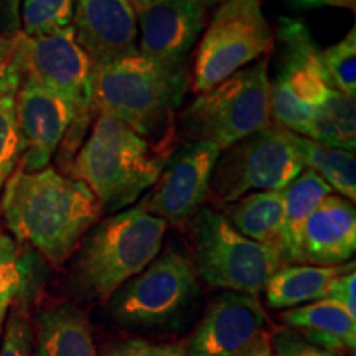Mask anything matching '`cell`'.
I'll return each mask as SVG.
<instances>
[{
  "instance_id": "ac0fdd59",
  "label": "cell",
  "mask_w": 356,
  "mask_h": 356,
  "mask_svg": "<svg viewBox=\"0 0 356 356\" xmlns=\"http://www.w3.org/2000/svg\"><path fill=\"white\" fill-rule=\"evenodd\" d=\"M32 328L35 356H99L88 317L68 302L38 310Z\"/></svg>"
},
{
  "instance_id": "d6986e66",
  "label": "cell",
  "mask_w": 356,
  "mask_h": 356,
  "mask_svg": "<svg viewBox=\"0 0 356 356\" xmlns=\"http://www.w3.org/2000/svg\"><path fill=\"white\" fill-rule=\"evenodd\" d=\"M282 322L320 348L343 353L356 346V318L332 300L293 307L284 312Z\"/></svg>"
},
{
  "instance_id": "30bf717a",
  "label": "cell",
  "mask_w": 356,
  "mask_h": 356,
  "mask_svg": "<svg viewBox=\"0 0 356 356\" xmlns=\"http://www.w3.org/2000/svg\"><path fill=\"white\" fill-rule=\"evenodd\" d=\"M304 170L291 131L269 126L244 137L218 155L208 200L216 207L254 191H282Z\"/></svg>"
},
{
  "instance_id": "7402d4cb",
  "label": "cell",
  "mask_w": 356,
  "mask_h": 356,
  "mask_svg": "<svg viewBox=\"0 0 356 356\" xmlns=\"http://www.w3.org/2000/svg\"><path fill=\"white\" fill-rule=\"evenodd\" d=\"M280 193L284 200V233L280 254L284 262H299L300 236L307 218L328 195L333 193V190L314 170L305 168Z\"/></svg>"
},
{
  "instance_id": "4fadbf2b",
  "label": "cell",
  "mask_w": 356,
  "mask_h": 356,
  "mask_svg": "<svg viewBox=\"0 0 356 356\" xmlns=\"http://www.w3.org/2000/svg\"><path fill=\"white\" fill-rule=\"evenodd\" d=\"M19 61L22 78L70 96L83 113L96 114L91 102L92 63L79 47L73 26L29 37L20 30Z\"/></svg>"
},
{
  "instance_id": "4316f807",
  "label": "cell",
  "mask_w": 356,
  "mask_h": 356,
  "mask_svg": "<svg viewBox=\"0 0 356 356\" xmlns=\"http://www.w3.org/2000/svg\"><path fill=\"white\" fill-rule=\"evenodd\" d=\"M322 60L333 86L346 96L356 92V32L355 26L340 42L322 51Z\"/></svg>"
},
{
  "instance_id": "60d3db41",
  "label": "cell",
  "mask_w": 356,
  "mask_h": 356,
  "mask_svg": "<svg viewBox=\"0 0 356 356\" xmlns=\"http://www.w3.org/2000/svg\"><path fill=\"white\" fill-rule=\"evenodd\" d=\"M351 356H355V355H351Z\"/></svg>"
},
{
  "instance_id": "f35d334b",
  "label": "cell",
  "mask_w": 356,
  "mask_h": 356,
  "mask_svg": "<svg viewBox=\"0 0 356 356\" xmlns=\"http://www.w3.org/2000/svg\"><path fill=\"white\" fill-rule=\"evenodd\" d=\"M322 6V0H309V7Z\"/></svg>"
},
{
  "instance_id": "9c48e42d",
  "label": "cell",
  "mask_w": 356,
  "mask_h": 356,
  "mask_svg": "<svg viewBox=\"0 0 356 356\" xmlns=\"http://www.w3.org/2000/svg\"><path fill=\"white\" fill-rule=\"evenodd\" d=\"M277 35L280 65L270 83V118L279 127L307 137L315 113L335 86L304 22L282 17Z\"/></svg>"
},
{
  "instance_id": "5bb4252c",
  "label": "cell",
  "mask_w": 356,
  "mask_h": 356,
  "mask_svg": "<svg viewBox=\"0 0 356 356\" xmlns=\"http://www.w3.org/2000/svg\"><path fill=\"white\" fill-rule=\"evenodd\" d=\"M267 325L264 307L256 296L221 292L185 345L186 356H238L251 346Z\"/></svg>"
},
{
  "instance_id": "5b68a950",
  "label": "cell",
  "mask_w": 356,
  "mask_h": 356,
  "mask_svg": "<svg viewBox=\"0 0 356 356\" xmlns=\"http://www.w3.org/2000/svg\"><path fill=\"white\" fill-rule=\"evenodd\" d=\"M270 122L269 58H262L195 97L178 113L177 131L184 142H207L222 152Z\"/></svg>"
},
{
  "instance_id": "ba28073f",
  "label": "cell",
  "mask_w": 356,
  "mask_h": 356,
  "mask_svg": "<svg viewBox=\"0 0 356 356\" xmlns=\"http://www.w3.org/2000/svg\"><path fill=\"white\" fill-rule=\"evenodd\" d=\"M274 33L261 0H228L221 3L200 40L193 58L190 89L195 96L270 55Z\"/></svg>"
},
{
  "instance_id": "f1b7e54d",
  "label": "cell",
  "mask_w": 356,
  "mask_h": 356,
  "mask_svg": "<svg viewBox=\"0 0 356 356\" xmlns=\"http://www.w3.org/2000/svg\"><path fill=\"white\" fill-rule=\"evenodd\" d=\"M33 348V328L26 315L25 307L17 304L12 307L6 330H3L0 356H30Z\"/></svg>"
},
{
  "instance_id": "8d00e7d4",
  "label": "cell",
  "mask_w": 356,
  "mask_h": 356,
  "mask_svg": "<svg viewBox=\"0 0 356 356\" xmlns=\"http://www.w3.org/2000/svg\"><path fill=\"white\" fill-rule=\"evenodd\" d=\"M355 2H356V0H322V6L355 8Z\"/></svg>"
},
{
  "instance_id": "6da1fadb",
  "label": "cell",
  "mask_w": 356,
  "mask_h": 356,
  "mask_svg": "<svg viewBox=\"0 0 356 356\" xmlns=\"http://www.w3.org/2000/svg\"><path fill=\"white\" fill-rule=\"evenodd\" d=\"M2 188L0 210L8 231L53 266L73 257L81 239L104 215L83 181L51 167L38 172L17 168Z\"/></svg>"
},
{
  "instance_id": "2e32d148",
  "label": "cell",
  "mask_w": 356,
  "mask_h": 356,
  "mask_svg": "<svg viewBox=\"0 0 356 356\" xmlns=\"http://www.w3.org/2000/svg\"><path fill=\"white\" fill-rule=\"evenodd\" d=\"M71 26L92 65L137 51V15L127 0H78Z\"/></svg>"
},
{
  "instance_id": "8fae6325",
  "label": "cell",
  "mask_w": 356,
  "mask_h": 356,
  "mask_svg": "<svg viewBox=\"0 0 356 356\" xmlns=\"http://www.w3.org/2000/svg\"><path fill=\"white\" fill-rule=\"evenodd\" d=\"M15 115L22 140L19 168L38 172L50 165L73 121L92 122L97 114L83 113L70 96L22 78L15 92Z\"/></svg>"
},
{
  "instance_id": "ab89813d",
  "label": "cell",
  "mask_w": 356,
  "mask_h": 356,
  "mask_svg": "<svg viewBox=\"0 0 356 356\" xmlns=\"http://www.w3.org/2000/svg\"><path fill=\"white\" fill-rule=\"evenodd\" d=\"M296 2L302 3V6H309V0H296Z\"/></svg>"
},
{
  "instance_id": "e0dca14e",
  "label": "cell",
  "mask_w": 356,
  "mask_h": 356,
  "mask_svg": "<svg viewBox=\"0 0 356 356\" xmlns=\"http://www.w3.org/2000/svg\"><path fill=\"white\" fill-rule=\"evenodd\" d=\"M356 210L340 195L330 193L307 218L300 236L299 262L340 266L355 254Z\"/></svg>"
},
{
  "instance_id": "ffe728a7",
  "label": "cell",
  "mask_w": 356,
  "mask_h": 356,
  "mask_svg": "<svg viewBox=\"0 0 356 356\" xmlns=\"http://www.w3.org/2000/svg\"><path fill=\"white\" fill-rule=\"evenodd\" d=\"M355 266H286L279 267L267 280L266 300L273 309H293L307 302L322 300L330 284L341 273Z\"/></svg>"
},
{
  "instance_id": "603a6c76",
  "label": "cell",
  "mask_w": 356,
  "mask_h": 356,
  "mask_svg": "<svg viewBox=\"0 0 356 356\" xmlns=\"http://www.w3.org/2000/svg\"><path fill=\"white\" fill-rule=\"evenodd\" d=\"M40 270L33 254L10 236L0 234V333L10 307L24 305L37 291Z\"/></svg>"
},
{
  "instance_id": "836d02e7",
  "label": "cell",
  "mask_w": 356,
  "mask_h": 356,
  "mask_svg": "<svg viewBox=\"0 0 356 356\" xmlns=\"http://www.w3.org/2000/svg\"><path fill=\"white\" fill-rule=\"evenodd\" d=\"M22 0H0V37L20 32Z\"/></svg>"
},
{
  "instance_id": "9a60e30c",
  "label": "cell",
  "mask_w": 356,
  "mask_h": 356,
  "mask_svg": "<svg viewBox=\"0 0 356 356\" xmlns=\"http://www.w3.org/2000/svg\"><path fill=\"white\" fill-rule=\"evenodd\" d=\"M210 7L193 0H154L139 15L142 55L185 65L207 26Z\"/></svg>"
},
{
  "instance_id": "e575fe53",
  "label": "cell",
  "mask_w": 356,
  "mask_h": 356,
  "mask_svg": "<svg viewBox=\"0 0 356 356\" xmlns=\"http://www.w3.org/2000/svg\"><path fill=\"white\" fill-rule=\"evenodd\" d=\"M238 356H273V343H270L269 333L262 332L261 335L252 341L251 346Z\"/></svg>"
},
{
  "instance_id": "44dd1931",
  "label": "cell",
  "mask_w": 356,
  "mask_h": 356,
  "mask_svg": "<svg viewBox=\"0 0 356 356\" xmlns=\"http://www.w3.org/2000/svg\"><path fill=\"white\" fill-rule=\"evenodd\" d=\"M222 208V215L238 233L280 252L284 233V200L280 191H254Z\"/></svg>"
},
{
  "instance_id": "cb8c5ba5",
  "label": "cell",
  "mask_w": 356,
  "mask_h": 356,
  "mask_svg": "<svg viewBox=\"0 0 356 356\" xmlns=\"http://www.w3.org/2000/svg\"><path fill=\"white\" fill-rule=\"evenodd\" d=\"M291 140L304 167H309L320 178H323L332 190L340 197L355 203L356 200V159L355 150L335 149L304 136L291 132Z\"/></svg>"
},
{
  "instance_id": "74e56055",
  "label": "cell",
  "mask_w": 356,
  "mask_h": 356,
  "mask_svg": "<svg viewBox=\"0 0 356 356\" xmlns=\"http://www.w3.org/2000/svg\"><path fill=\"white\" fill-rule=\"evenodd\" d=\"M193 2H200V3H204V6H208V7H213V6H221V3L228 2V0H193Z\"/></svg>"
},
{
  "instance_id": "83f0119b",
  "label": "cell",
  "mask_w": 356,
  "mask_h": 356,
  "mask_svg": "<svg viewBox=\"0 0 356 356\" xmlns=\"http://www.w3.org/2000/svg\"><path fill=\"white\" fill-rule=\"evenodd\" d=\"M22 159V140L15 115V95L0 96V190L17 170Z\"/></svg>"
},
{
  "instance_id": "4dcf8cb0",
  "label": "cell",
  "mask_w": 356,
  "mask_h": 356,
  "mask_svg": "<svg viewBox=\"0 0 356 356\" xmlns=\"http://www.w3.org/2000/svg\"><path fill=\"white\" fill-rule=\"evenodd\" d=\"M19 35L20 32L0 37V96L15 95L22 83Z\"/></svg>"
},
{
  "instance_id": "484cf974",
  "label": "cell",
  "mask_w": 356,
  "mask_h": 356,
  "mask_svg": "<svg viewBox=\"0 0 356 356\" xmlns=\"http://www.w3.org/2000/svg\"><path fill=\"white\" fill-rule=\"evenodd\" d=\"M74 0H24L22 24L29 37L47 35L71 25Z\"/></svg>"
},
{
  "instance_id": "d6a6232c",
  "label": "cell",
  "mask_w": 356,
  "mask_h": 356,
  "mask_svg": "<svg viewBox=\"0 0 356 356\" xmlns=\"http://www.w3.org/2000/svg\"><path fill=\"white\" fill-rule=\"evenodd\" d=\"M355 287H356V274L355 266L346 269L330 284L325 299L335 302V304L341 305L348 312L351 317L356 318V297H355Z\"/></svg>"
},
{
  "instance_id": "f546056e",
  "label": "cell",
  "mask_w": 356,
  "mask_h": 356,
  "mask_svg": "<svg viewBox=\"0 0 356 356\" xmlns=\"http://www.w3.org/2000/svg\"><path fill=\"white\" fill-rule=\"evenodd\" d=\"M99 356H186L185 345L152 343L142 338H126L108 343Z\"/></svg>"
},
{
  "instance_id": "7a4b0ae2",
  "label": "cell",
  "mask_w": 356,
  "mask_h": 356,
  "mask_svg": "<svg viewBox=\"0 0 356 356\" xmlns=\"http://www.w3.org/2000/svg\"><path fill=\"white\" fill-rule=\"evenodd\" d=\"M188 88L185 65L163 63L139 50L92 65L91 71L95 113L118 119L150 140H180L177 115Z\"/></svg>"
},
{
  "instance_id": "d4e9b609",
  "label": "cell",
  "mask_w": 356,
  "mask_h": 356,
  "mask_svg": "<svg viewBox=\"0 0 356 356\" xmlns=\"http://www.w3.org/2000/svg\"><path fill=\"white\" fill-rule=\"evenodd\" d=\"M307 139L335 149L355 150L356 104L355 97L332 89L327 99L315 113Z\"/></svg>"
},
{
  "instance_id": "7c38bea8",
  "label": "cell",
  "mask_w": 356,
  "mask_h": 356,
  "mask_svg": "<svg viewBox=\"0 0 356 356\" xmlns=\"http://www.w3.org/2000/svg\"><path fill=\"white\" fill-rule=\"evenodd\" d=\"M220 150L207 142H184L137 207L172 225H186L208 202L210 178Z\"/></svg>"
},
{
  "instance_id": "1f68e13d",
  "label": "cell",
  "mask_w": 356,
  "mask_h": 356,
  "mask_svg": "<svg viewBox=\"0 0 356 356\" xmlns=\"http://www.w3.org/2000/svg\"><path fill=\"white\" fill-rule=\"evenodd\" d=\"M273 356H343L338 351L325 350L307 341L291 328H282L270 337Z\"/></svg>"
},
{
  "instance_id": "3957f363",
  "label": "cell",
  "mask_w": 356,
  "mask_h": 356,
  "mask_svg": "<svg viewBox=\"0 0 356 356\" xmlns=\"http://www.w3.org/2000/svg\"><path fill=\"white\" fill-rule=\"evenodd\" d=\"M178 145V139L150 140L118 119L97 114L63 173L83 181L104 213L113 215L152 188Z\"/></svg>"
},
{
  "instance_id": "52a82bcc",
  "label": "cell",
  "mask_w": 356,
  "mask_h": 356,
  "mask_svg": "<svg viewBox=\"0 0 356 356\" xmlns=\"http://www.w3.org/2000/svg\"><path fill=\"white\" fill-rule=\"evenodd\" d=\"M200 297V280L190 256L167 248L142 273L115 291L108 314L129 330L154 332L175 327Z\"/></svg>"
},
{
  "instance_id": "8992f818",
  "label": "cell",
  "mask_w": 356,
  "mask_h": 356,
  "mask_svg": "<svg viewBox=\"0 0 356 356\" xmlns=\"http://www.w3.org/2000/svg\"><path fill=\"white\" fill-rule=\"evenodd\" d=\"M195 273L210 287L256 296L286 262L275 248L238 233L221 211L202 207L186 222Z\"/></svg>"
},
{
  "instance_id": "d590c367",
  "label": "cell",
  "mask_w": 356,
  "mask_h": 356,
  "mask_svg": "<svg viewBox=\"0 0 356 356\" xmlns=\"http://www.w3.org/2000/svg\"><path fill=\"white\" fill-rule=\"evenodd\" d=\"M127 2H129V6L132 7V10L136 12V15H139V13L142 10H145V8L149 7L154 0H127Z\"/></svg>"
},
{
  "instance_id": "277c9868",
  "label": "cell",
  "mask_w": 356,
  "mask_h": 356,
  "mask_svg": "<svg viewBox=\"0 0 356 356\" xmlns=\"http://www.w3.org/2000/svg\"><path fill=\"white\" fill-rule=\"evenodd\" d=\"M167 226L139 207L99 220L74 251L71 287L83 299L106 304L119 287L157 257Z\"/></svg>"
}]
</instances>
